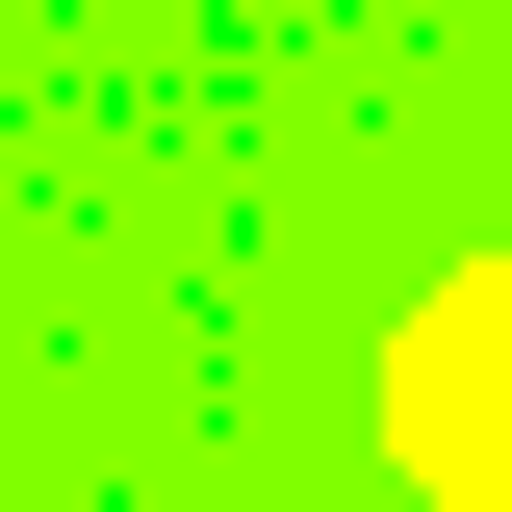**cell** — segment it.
Masks as SVG:
<instances>
[{"instance_id": "6da1fadb", "label": "cell", "mask_w": 512, "mask_h": 512, "mask_svg": "<svg viewBox=\"0 0 512 512\" xmlns=\"http://www.w3.org/2000/svg\"><path fill=\"white\" fill-rule=\"evenodd\" d=\"M410 461H436L461 512H512V282H461V308L410 333Z\"/></svg>"}]
</instances>
